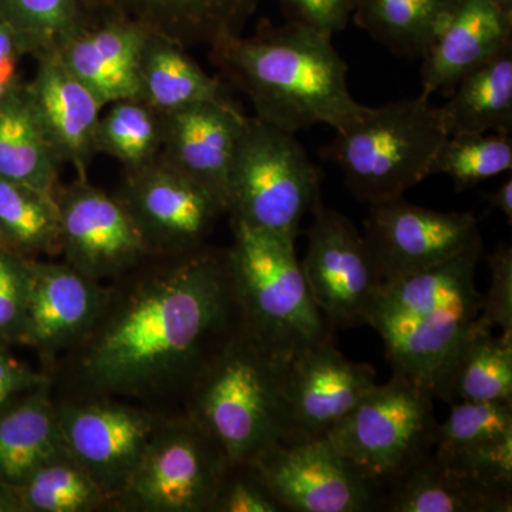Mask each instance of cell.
Instances as JSON below:
<instances>
[{
    "label": "cell",
    "mask_w": 512,
    "mask_h": 512,
    "mask_svg": "<svg viewBox=\"0 0 512 512\" xmlns=\"http://www.w3.org/2000/svg\"><path fill=\"white\" fill-rule=\"evenodd\" d=\"M163 146V117L143 100L109 104L100 116L94 148L126 165L128 171L153 163Z\"/></svg>",
    "instance_id": "cell-33"
},
{
    "label": "cell",
    "mask_w": 512,
    "mask_h": 512,
    "mask_svg": "<svg viewBox=\"0 0 512 512\" xmlns=\"http://www.w3.org/2000/svg\"><path fill=\"white\" fill-rule=\"evenodd\" d=\"M512 42V12L495 0H460L421 64L423 96L448 92Z\"/></svg>",
    "instance_id": "cell-23"
},
{
    "label": "cell",
    "mask_w": 512,
    "mask_h": 512,
    "mask_svg": "<svg viewBox=\"0 0 512 512\" xmlns=\"http://www.w3.org/2000/svg\"><path fill=\"white\" fill-rule=\"evenodd\" d=\"M481 254L483 242L444 264L383 282L367 325L382 338L393 375L433 392L480 312L476 271Z\"/></svg>",
    "instance_id": "cell-3"
},
{
    "label": "cell",
    "mask_w": 512,
    "mask_h": 512,
    "mask_svg": "<svg viewBox=\"0 0 512 512\" xmlns=\"http://www.w3.org/2000/svg\"><path fill=\"white\" fill-rule=\"evenodd\" d=\"M320 201L319 168L295 134L247 117L229 175L231 220L296 241Z\"/></svg>",
    "instance_id": "cell-7"
},
{
    "label": "cell",
    "mask_w": 512,
    "mask_h": 512,
    "mask_svg": "<svg viewBox=\"0 0 512 512\" xmlns=\"http://www.w3.org/2000/svg\"><path fill=\"white\" fill-rule=\"evenodd\" d=\"M433 399L450 404H512V339L474 320L433 387Z\"/></svg>",
    "instance_id": "cell-26"
},
{
    "label": "cell",
    "mask_w": 512,
    "mask_h": 512,
    "mask_svg": "<svg viewBox=\"0 0 512 512\" xmlns=\"http://www.w3.org/2000/svg\"><path fill=\"white\" fill-rule=\"evenodd\" d=\"M30 258L0 247V345L18 343L25 323Z\"/></svg>",
    "instance_id": "cell-36"
},
{
    "label": "cell",
    "mask_w": 512,
    "mask_h": 512,
    "mask_svg": "<svg viewBox=\"0 0 512 512\" xmlns=\"http://www.w3.org/2000/svg\"><path fill=\"white\" fill-rule=\"evenodd\" d=\"M433 453L470 480L512 494V404H453Z\"/></svg>",
    "instance_id": "cell-22"
},
{
    "label": "cell",
    "mask_w": 512,
    "mask_h": 512,
    "mask_svg": "<svg viewBox=\"0 0 512 512\" xmlns=\"http://www.w3.org/2000/svg\"><path fill=\"white\" fill-rule=\"evenodd\" d=\"M150 35L128 20L87 16L57 55L103 107L140 100L141 57Z\"/></svg>",
    "instance_id": "cell-19"
},
{
    "label": "cell",
    "mask_w": 512,
    "mask_h": 512,
    "mask_svg": "<svg viewBox=\"0 0 512 512\" xmlns=\"http://www.w3.org/2000/svg\"><path fill=\"white\" fill-rule=\"evenodd\" d=\"M18 63L0 66V103L18 86Z\"/></svg>",
    "instance_id": "cell-43"
},
{
    "label": "cell",
    "mask_w": 512,
    "mask_h": 512,
    "mask_svg": "<svg viewBox=\"0 0 512 512\" xmlns=\"http://www.w3.org/2000/svg\"><path fill=\"white\" fill-rule=\"evenodd\" d=\"M229 464L217 441L183 410L165 413L140 466L111 510L212 512Z\"/></svg>",
    "instance_id": "cell-9"
},
{
    "label": "cell",
    "mask_w": 512,
    "mask_h": 512,
    "mask_svg": "<svg viewBox=\"0 0 512 512\" xmlns=\"http://www.w3.org/2000/svg\"><path fill=\"white\" fill-rule=\"evenodd\" d=\"M439 107L447 136L512 131V42L457 83Z\"/></svg>",
    "instance_id": "cell-27"
},
{
    "label": "cell",
    "mask_w": 512,
    "mask_h": 512,
    "mask_svg": "<svg viewBox=\"0 0 512 512\" xmlns=\"http://www.w3.org/2000/svg\"><path fill=\"white\" fill-rule=\"evenodd\" d=\"M164 258L117 278L92 332L60 359L74 397L181 403L241 328L228 249Z\"/></svg>",
    "instance_id": "cell-1"
},
{
    "label": "cell",
    "mask_w": 512,
    "mask_h": 512,
    "mask_svg": "<svg viewBox=\"0 0 512 512\" xmlns=\"http://www.w3.org/2000/svg\"><path fill=\"white\" fill-rule=\"evenodd\" d=\"M491 210L501 212L507 218L508 224L512 222V178L507 181L497 191L485 195Z\"/></svg>",
    "instance_id": "cell-42"
},
{
    "label": "cell",
    "mask_w": 512,
    "mask_h": 512,
    "mask_svg": "<svg viewBox=\"0 0 512 512\" xmlns=\"http://www.w3.org/2000/svg\"><path fill=\"white\" fill-rule=\"evenodd\" d=\"M311 214L301 268L313 301L333 330L367 325L383 279L365 235L322 201Z\"/></svg>",
    "instance_id": "cell-11"
},
{
    "label": "cell",
    "mask_w": 512,
    "mask_h": 512,
    "mask_svg": "<svg viewBox=\"0 0 512 512\" xmlns=\"http://www.w3.org/2000/svg\"><path fill=\"white\" fill-rule=\"evenodd\" d=\"M64 262L94 281H116L151 256L119 198L92 187L87 180L56 195Z\"/></svg>",
    "instance_id": "cell-15"
},
{
    "label": "cell",
    "mask_w": 512,
    "mask_h": 512,
    "mask_svg": "<svg viewBox=\"0 0 512 512\" xmlns=\"http://www.w3.org/2000/svg\"><path fill=\"white\" fill-rule=\"evenodd\" d=\"M70 458L49 386L0 412V483L18 485L35 471Z\"/></svg>",
    "instance_id": "cell-25"
},
{
    "label": "cell",
    "mask_w": 512,
    "mask_h": 512,
    "mask_svg": "<svg viewBox=\"0 0 512 512\" xmlns=\"http://www.w3.org/2000/svg\"><path fill=\"white\" fill-rule=\"evenodd\" d=\"M163 117V160L227 212L229 175L247 117L231 100L202 101Z\"/></svg>",
    "instance_id": "cell-18"
},
{
    "label": "cell",
    "mask_w": 512,
    "mask_h": 512,
    "mask_svg": "<svg viewBox=\"0 0 512 512\" xmlns=\"http://www.w3.org/2000/svg\"><path fill=\"white\" fill-rule=\"evenodd\" d=\"M285 363L241 326L185 393L183 412L217 441L229 463H252L288 440Z\"/></svg>",
    "instance_id": "cell-4"
},
{
    "label": "cell",
    "mask_w": 512,
    "mask_h": 512,
    "mask_svg": "<svg viewBox=\"0 0 512 512\" xmlns=\"http://www.w3.org/2000/svg\"><path fill=\"white\" fill-rule=\"evenodd\" d=\"M249 464L285 511L369 512L379 507L382 493L326 437L279 441Z\"/></svg>",
    "instance_id": "cell-12"
},
{
    "label": "cell",
    "mask_w": 512,
    "mask_h": 512,
    "mask_svg": "<svg viewBox=\"0 0 512 512\" xmlns=\"http://www.w3.org/2000/svg\"><path fill=\"white\" fill-rule=\"evenodd\" d=\"M288 22L332 37L348 26L357 0H278Z\"/></svg>",
    "instance_id": "cell-39"
},
{
    "label": "cell",
    "mask_w": 512,
    "mask_h": 512,
    "mask_svg": "<svg viewBox=\"0 0 512 512\" xmlns=\"http://www.w3.org/2000/svg\"><path fill=\"white\" fill-rule=\"evenodd\" d=\"M511 168L510 134H458L444 140L430 175H447L457 191H464L495 175L510 173Z\"/></svg>",
    "instance_id": "cell-34"
},
{
    "label": "cell",
    "mask_w": 512,
    "mask_h": 512,
    "mask_svg": "<svg viewBox=\"0 0 512 512\" xmlns=\"http://www.w3.org/2000/svg\"><path fill=\"white\" fill-rule=\"evenodd\" d=\"M211 56L247 94L256 119L289 133L318 124L338 131L362 110L350 94L348 64L318 30L265 20L254 36L211 47Z\"/></svg>",
    "instance_id": "cell-2"
},
{
    "label": "cell",
    "mask_w": 512,
    "mask_h": 512,
    "mask_svg": "<svg viewBox=\"0 0 512 512\" xmlns=\"http://www.w3.org/2000/svg\"><path fill=\"white\" fill-rule=\"evenodd\" d=\"M140 100L160 116L202 101L228 99L220 80L210 76L171 40L148 36L141 57Z\"/></svg>",
    "instance_id": "cell-30"
},
{
    "label": "cell",
    "mask_w": 512,
    "mask_h": 512,
    "mask_svg": "<svg viewBox=\"0 0 512 512\" xmlns=\"http://www.w3.org/2000/svg\"><path fill=\"white\" fill-rule=\"evenodd\" d=\"M52 382L49 373L36 372L28 363L10 355L6 346L0 345V412Z\"/></svg>",
    "instance_id": "cell-40"
},
{
    "label": "cell",
    "mask_w": 512,
    "mask_h": 512,
    "mask_svg": "<svg viewBox=\"0 0 512 512\" xmlns=\"http://www.w3.org/2000/svg\"><path fill=\"white\" fill-rule=\"evenodd\" d=\"M30 52L29 43L12 22L0 12V66L18 63L22 53Z\"/></svg>",
    "instance_id": "cell-41"
},
{
    "label": "cell",
    "mask_w": 512,
    "mask_h": 512,
    "mask_svg": "<svg viewBox=\"0 0 512 512\" xmlns=\"http://www.w3.org/2000/svg\"><path fill=\"white\" fill-rule=\"evenodd\" d=\"M67 451L109 500L126 490L164 413L114 397H70L56 402Z\"/></svg>",
    "instance_id": "cell-10"
},
{
    "label": "cell",
    "mask_w": 512,
    "mask_h": 512,
    "mask_svg": "<svg viewBox=\"0 0 512 512\" xmlns=\"http://www.w3.org/2000/svg\"><path fill=\"white\" fill-rule=\"evenodd\" d=\"M59 163L18 84L0 103V178L56 197Z\"/></svg>",
    "instance_id": "cell-28"
},
{
    "label": "cell",
    "mask_w": 512,
    "mask_h": 512,
    "mask_svg": "<svg viewBox=\"0 0 512 512\" xmlns=\"http://www.w3.org/2000/svg\"><path fill=\"white\" fill-rule=\"evenodd\" d=\"M433 400L406 377L392 375L376 384L326 439L382 493L434 450L439 421Z\"/></svg>",
    "instance_id": "cell-8"
},
{
    "label": "cell",
    "mask_w": 512,
    "mask_h": 512,
    "mask_svg": "<svg viewBox=\"0 0 512 512\" xmlns=\"http://www.w3.org/2000/svg\"><path fill=\"white\" fill-rule=\"evenodd\" d=\"M212 512H285L251 464H229Z\"/></svg>",
    "instance_id": "cell-38"
},
{
    "label": "cell",
    "mask_w": 512,
    "mask_h": 512,
    "mask_svg": "<svg viewBox=\"0 0 512 512\" xmlns=\"http://www.w3.org/2000/svg\"><path fill=\"white\" fill-rule=\"evenodd\" d=\"M0 232L9 248L28 258L62 255L56 197L0 178Z\"/></svg>",
    "instance_id": "cell-32"
},
{
    "label": "cell",
    "mask_w": 512,
    "mask_h": 512,
    "mask_svg": "<svg viewBox=\"0 0 512 512\" xmlns=\"http://www.w3.org/2000/svg\"><path fill=\"white\" fill-rule=\"evenodd\" d=\"M375 367L346 359L333 339L302 350L285 363L289 439H319L376 387Z\"/></svg>",
    "instance_id": "cell-17"
},
{
    "label": "cell",
    "mask_w": 512,
    "mask_h": 512,
    "mask_svg": "<svg viewBox=\"0 0 512 512\" xmlns=\"http://www.w3.org/2000/svg\"><path fill=\"white\" fill-rule=\"evenodd\" d=\"M490 286L481 295L477 325L485 329L501 330L504 338L512 339V248L500 244L488 255Z\"/></svg>",
    "instance_id": "cell-37"
},
{
    "label": "cell",
    "mask_w": 512,
    "mask_h": 512,
    "mask_svg": "<svg viewBox=\"0 0 512 512\" xmlns=\"http://www.w3.org/2000/svg\"><path fill=\"white\" fill-rule=\"evenodd\" d=\"M439 107L421 94L362 110L336 131L325 156L356 200L376 204L403 197L429 177L444 140Z\"/></svg>",
    "instance_id": "cell-6"
},
{
    "label": "cell",
    "mask_w": 512,
    "mask_h": 512,
    "mask_svg": "<svg viewBox=\"0 0 512 512\" xmlns=\"http://www.w3.org/2000/svg\"><path fill=\"white\" fill-rule=\"evenodd\" d=\"M37 60L35 79L26 87L37 121L59 161L73 164L79 180H87L103 104L57 52L42 53Z\"/></svg>",
    "instance_id": "cell-21"
},
{
    "label": "cell",
    "mask_w": 512,
    "mask_h": 512,
    "mask_svg": "<svg viewBox=\"0 0 512 512\" xmlns=\"http://www.w3.org/2000/svg\"><path fill=\"white\" fill-rule=\"evenodd\" d=\"M495 2H497L498 5L503 6V8L508 10V12H512V0H495Z\"/></svg>",
    "instance_id": "cell-44"
},
{
    "label": "cell",
    "mask_w": 512,
    "mask_h": 512,
    "mask_svg": "<svg viewBox=\"0 0 512 512\" xmlns=\"http://www.w3.org/2000/svg\"><path fill=\"white\" fill-rule=\"evenodd\" d=\"M460 0H357L353 20L394 55L423 59Z\"/></svg>",
    "instance_id": "cell-29"
},
{
    "label": "cell",
    "mask_w": 512,
    "mask_h": 512,
    "mask_svg": "<svg viewBox=\"0 0 512 512\" xmlns=\"http://www.w3.org/2000/svg\"><path fill=\"white\" fill-rule=\"evenodd\" d=\"M87 16L119 18L181 47H214L242 29L261 0H79Z\"/></svg>",
    "instance_id": "cell-20"
},
{
    "label": "cell",
    "mask_w": 512,
    "mask_h": 512,
    "mask_svg": "<svg viewBox=\"0 0 512 512\" xmlns=\"http://www.w3.org/2000/svg\"><path fill=\"white\" fill-rule=\"evenodd\" d=\"M377 511L511 512L512 494L470 480L431 451L384 488Z\"/></svg>",
    "instance_id": "cell-24"
},
{
    "label": "cell",
    "mask_w": 512,
    "mask_h": 512,
    "mask_svg": "<svg viewBox=\"0 0 512 512\" xmlns=\"http://www.w3.org/2000/svg\"><path fill=\"white\" fill-rule=\"evenodd\" d=\"M0 12L36 56L57 52L87 19L79 0H0Z\"/></svg>",
    "instance_id": "cell-35"
},
{
    "label": "cell",
    "mask_w": 512,
    "mask_h": 512,
    "mask_svg": "<svg viewBox=\"0 0 512 512\" xmlns=\"http://www.w3.org/2000/svg\"><path fill=\"white\" fill-rule=\"evenodd\" d=\"M119 200L153 256L204 247L225 212L210 192L164 160L128 171Z\"/></svg>",
    "instance_id": "cell-14"
},
{
    "label": "cell",
    "mask_w": 512,
    "mask_h": 512,
    "mask_svg": "<svg viewBox=\"0 0 512 512\" xmlns=\"http://www.w3.org/2000/svg\"><path fill=\"white\" fill-rule=\"evenodd\" d=\"M365 235L383 282L426 271L483 242L473 212H441L403 197L370 204Z\"/></svg>",
    "instance_id": "cell-13"
},
{
    "label": "cell",
    "mask_w": 512,
    "mask_h": 512,
    "mask_svg": "<svg viewBox=\"0 0 512 512\" xmlns=\"http://www.w3.org/2000/svg\"><path fill=\"white\" fill-rule=\"evenodd\" d=\"M0 247H6L9 248L8 242H6L5 237H3L2 232H0ZM12 249V248H10Z\"/></svg>",
    "instance_id": "cell-45"
},
{
    "label": "cell",
    "mask_w": 512,
    "mask_h": 512,
    "mask_svg": "<svg viewBox=\"0 0 512 512\" xmlns=\"http://www.w3.org/2000/svg\"><path fill=\"white\" fill-rule=\"evenodd\" d=\"M109 500L72 458L35 471L18 485L0 483V511L90 512Z\"/></svg>",
    "instance_id": "cell-31"
},
{
    "label": "cell",
    "mask_w": 512,
    "mask_h": 512,
    "mask_svg": "<svg viewBox=\"0 0 512 512\" xmlns=\"http://www.w3.org/2000/svg\"><path fill=\"white\" fill-rule=\"evenodd\" d=\"M110 285L94 281L67 262L30 258L25 323L19 345L35 350L46 372L72 352L99 322Z\"/></svg>",
    "instance_id": "cell-16"
},
{
    "label": "cell",
    "mask_w": 512,
    "mask_h": 512,
    "mask_svg": "<svg viewBox=\"0 0 512 512\" xmlns=\"http://www.w3.org/2000/svg\"><path fill=\"white\" fill-rule=\"evenodd\" d=\"M232 231L228 259L242 329L282 362L333 339L335 330L309 292L295 239L242 222L232 221Z\"/></svg>",
    "instance_id": "cell-5"
}]
</instances>
